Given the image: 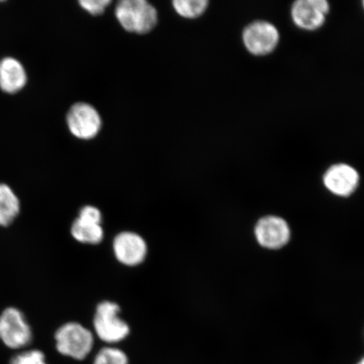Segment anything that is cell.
Listing matches in <instances>:
<instances>
[{"label":"cell","mask_w":364,"mask_h":364,"mask_svg":"<svg viewBox=\"0 0 364 364\" xmlns=\"http://www.w3.org/2000/svg\"><path fill=\"white\" fill-rule=\"evenodd\" d=\"M119 24L127 33L147 34L156 26V9L146 0H122L115 9Z\"/></svg>","instance_id":"6da1fadb"},{"label":"cell","mask_w":364,"mask_h":364,"mask_svg":"<svg viewBox=\"0 0 364 364\" xmlns=\"http://www.w3.org/2000/svg\"><path fill=\"white\" fill-rule=\"evenodd\" d=\"M119 304L105 300L95 309L93 326L100 340L108 344L120 343L129 336L130 327L119 316Z\"/></svg>","instance_id":"7a4b0ae2"},{"label":"cell","mask_w":364,"mask_h":364,"mask_svg":"<svg viewBox=\"0 0 364 364\" xmlns=\"http://www.w3.org/2000/svg\"><path fill=\"white\" fill-rule=\"evenodd\" d=\"M55 341L59 353L83 360L92 351L94 335L78 322H68L57 330Z\"/></svg>","instance_id":"3957f363"},{"label":"cell","mask_w":364,"mask_h":364,"mask_svg":"<svg viewBox=\"0 0 364 364\" xmlns=\"http://www.w3.org/2000/svg\"><path fill=\"white\" fill-rule=\"evenodd\" d=\"M0 340L11 349L24 348L31 343L33 331L20 309L7 308L0 315Z\"/></svg>","instance_id":"277c9868"},{"label":"cell","mask_w":364,"mask_h":364,"mask_svg":"<svg viewBox=\"0 0 364 364\" xmlns=\"http://www.w3.org/2000/svg\"><path fill=\"white\" fill-rule=\"evenodd\" d=\"M67 125L71 134L82 140L95 138L102 129V121L97 109L85 102H77L67 113Z\"/></svg>","instance_id":"5b68a950"},{"label":"cell","mask_w":364,"mask_h":364,"mask_svg":"<svg viewBox=\"0 0 364 364\" xmlns=\"http://www.w3.org/2000/svg\"><path fill=\"white\" fill-rule=\"evenodd\" d=\"M242 36L245 48L256 56L267 55L279 43L277 27L264 21L252 22L245 27Z\"/></svg>","instance_id":"8992f818"},{"label":"cell","mask_w":364,"mask_h":364,"mask_svg":"<svg viewBox=\"0 0 364 364\" xmlns=\"http://www.w3.org/2000/svg\"><path fill=\"white\" fill-rule=\"evenodd\" d=\"M112 250L117 262L130 267L141 265L148 255L146 240L133 231L117 234L113 240Z\"/></svg>","instance_id":"52a82bcc"},{"label":"cell","mask_w":364,"mask_h":364,"mask_svg":"<svg viewBox=\"0 0 364 364\" xmlns=\"http://www.w3.org/2000/svg\"><path fill=\"white\" fill-rule=\"evenodd\" d=\"M255 237L262 247L279 250L285 247L291 239L290 227L284 218L267 215L260 218L254 229Z\"/></svg>","instance_id":"ba28073f"},{"label":"cell","mask_w":364,"mask_h":364,"mask_svg":"<svg viewBox=\"0 0 364 364\" xmlns=\"http://www.w3.org/2000/svg\"><path fill=\"white\" fill-rule=\"evenodd\" d=\"M330 6L326 0H299L291 9V16L294 24L299 28L315 31L326 21Z\"/></svg>","instance_id":"9c48e42d"},{"label":"cell","mask_w":364,"mask_h":364,"mask_svg":"<svg viewBox=\"0 0 364 364\" xmlns=\"http://www.w3.org/2000/svg\"><path fill=\"white\" fill-rule=\"evenodd\" d=\"M360 181L358 172L347 164L332 166L323 176V182L329 192L338 197L346 198L357 190Z\"/></svg>","instance_id":"30bf717a"},{"label":"cell","mask_w":364,"mask_h":364,"mask_svg":"<svg viewBox=\"0 0 364 364\" xmlns=\"http://www.w3.org/2000/svg\"><path fill=\"white\" fill-rule=\"evenodd\" d=\"M28 75L24 65L14 57L0 59V90L8 95H16L24 89Z\"/></svg>","instance_id":"8fae6325"},{"label":"cell","mask_w":364,"mask_h":364,"mask_svg":"<svg viewBox=\"0 0 364 364\" xmlns=\"http://www.w3.org/2000/svg\"><path fill=\"white\" fill-rule=\"evenodd\" d=\"M71 235L76 241L86 245H98L104 239L102 224L90 222L77 217L71 225Z\"/></svg>","instance_id":"7c38bea8"},{"label":"cell","mask_w":364,"mask_h":364,"mask_svg":"<svg viewBox=\"0 0 364 364\" xmlns=\"http://www.w3.org/2000/svg\"><path fill=\"white\" fill-rule=\"evenodd\" d=\"M21 202L10 186L0 183V226L12 224L19 215Z\"/></svg>","instance_id":"4fadbf2b"},{"label":"cell","mask_w":364,"mask_h":364,"mask_svg":"<svg viewBox=\"0 0 364 364\" xmlns=\"http://www.w3.org/2000/svg\"><path fill=\"white\" fill-rule=\"evenodd\" d=\"M207 0H175L173 7L181 17L186 19H196L202 16L208 6Z\"/></svg>","instance_id":"5bb4252c"},{"label":"cell","mask_w":364,"mask_h":364,"mask_svg":"<svg viewBox=\"0 0 364 364\" xmlns=\"http://www.w3.org/2000/svg\"><path fill=\"white\" fill-rule=\"evenodd\" d=\"M94 364H129V358L119 348L106 347L100 350Z\"/></svg>","instance_id":"9a60e30c"},{"label":"cell","mask_w":364,"mask_h":364,"mask_svg":"<svg viewBox=\"0 0 364 364\" xmlns=\"http://www.w3.org/2000/svg\"><path fill=\"white\" fill-rule=\"evenodd\" d=\"M10 364H48L44 353L40 350H28L14 356Z\"/></svg>","instance_id":"2e32d148"},{"label":"cell","mask_w":364,"mask_h":364,"mask_svg":"<svg viewBox=\"0 0 364 364\" xmlns=\"http://www.w3.org/2000/svg\"><path fill=\"white\" fill-rule=\"evenodd\" d=\"M79 4L80 7L86 12H88L90 15L98 16L104 14L109 4H112V1L111 0H95V1L80 0Z\"/></svg>","instance_id":"e0dca14e"},{"label":"cell","mask_w":364,"mask_h":364,"mask_svg":"<svg viewBox=\"0 0 364 364\" xmlns=\"http://www.w3.org/2000/svg\"><path fill=\"white\" fill-rule=\"evenodd\" d=\"M79 218L82 220L102 224V213L101 210L92 205H86L82 208L79 213Z\"/></svg>","instance_id":"ac0fdd59"},{"label":"cell","mask_w":364,"mask_h":364,"mask_svg":"<svg viewBox=\"0 0 364 364\" xmlns=\"http://www.w3.org/2000/svg\"><path fill=\"white\" fill-rule=\"evenodd\" d=\"M357 364H364V357H363L360 360H359Z\"/></svg>","instance_id":"d6986e66"},{"label":"cell","mask_w":364,"mask_h":364,"mask_svg":"<svg viewBox=\"0 0 364 364\" xmlns=\"http://www.w3.org/2000/svg\"><path fill=\"white\" fill-rule=\"evenodd\" d=\"M363 8H364V2H363Z\"/></svg>","instance_id":"ffe728a7"}]
</instances>
